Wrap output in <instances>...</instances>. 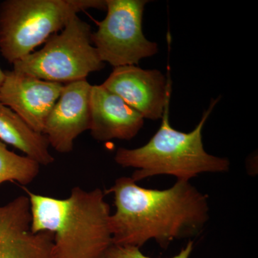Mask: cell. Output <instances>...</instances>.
I'll list each match as a JSON object with an SVG mask.
<instances>
[{"instance_id": "obj_1", "label": "cell", "mask_w": 258, "mask_h": 258, "mask_svg": "<svg viewBox=\"0 0 258 258\" xmlns=\"http://www.w3.org/2000/svg\"><path fill=\"white\" fill-rule=\"evenodd\" d=\"M113 194L115 211L109 219L113 244L140 248L155 240L162 248L172 241L198 237L210 218L208 198L189 181L169 189H146L122 176L104 191Z\"/></svg>"}, {"instance_id": "obj_2", "label": "cell", "mask_w": 258, "mask_h": 258, "mask_svg": "<svg viewBox=\"0 0 258 258\" xmlns=\"http://www.w3.org/2000/svg\"><path fill=\"white\" fill-rule=\"evenodd\" d=\"M23 189L30 200L32 232L53 235L52 258H107L113 240L103 190L75 186L67 198L57 199Z\"/></svg>"}, {"instance_id": "obj_3", "label": "cell", "mask_w": 258, "mask_h": 258, "mask_svg": "<svg viewBox=\"0 0 258 258\" xmlns=\"http://www.w3.org/2000/svg\"><path fill=\"white\" fill-rule=\"evenodd\" d=\"M219 98L212 100L200 123L189 133L179 132L169 122V101L166 103L160 128L143 147L119 148L114 160L122 167L137 169L132 179L136 182L157 175L175 176L189 181L203 173H223L230 169L227 158L208 154L204 149L203 130Z\"/></svg>"}, {"instance_id": "obj_4", "label": "cell", "mask_w": 258, "mask_h": 258, "mask_svg": "<svg viewBox=\"0 0 258 258\" xmlns=\"http://www.w3.org/2000/svg\"><path fill=\"white\" fill-rule=\"evenodd\" d=\"M88 9L106 10V0H5L0 4L2 55L14 63Z\"/></svg>"}, {"instance_id": "obj_5", "label": "cell", "mask_w": 258, "mask_h": 258, "mask_svg": "<svg viewBox=\"0 0 258 258\" xmlns=\"http://www.w3.org/2000/svg\"><path fill=\"white\" fill-rule=\"evenodd\" d=\"M91 35V25L74 15L60 33L47 39L41 50L15 62L13 70L62 84L86 80L104 68Z\"/></svg>"}, {"instance_id": "obj_6", "label": "cell", "mask_w": 258, "mask_h": 258, "mask_svg": "<svg viewBox=\"0 0 258 258\" xmlns=\"http://www.w3.org/2000/svg\"><path fill=\"white\" fill-rule=\"evenodd\" d=\"M147 0H106L107 15L91 40L102 62L114 68L138 64L157 53V42L144 36L142 19Z\"/></svg>"}, {"instance_id": "obj_7", "label": "cell", "mask_w": 258, "mask_h": 258, "mask_svg": "<svg viewBox=\"0 0 258 258\" xmlns=\"http://www.w3.org/2000/svg\"><path fill=\"white\" fill-rule=\"evenodd\" d=\"M102 86L148 119L162 118L166 103L170 101V79H166L158 70L136 66L114 68Z\"/></svg>"}, {"instance_id": "obj_8", "label": "cell", "mask_w": 258, "mask_h": 258, "mask_svg": "<svg viewBox=\"0 0 258 258\" xmlns=\"http://www.w3.org/2000/svg\"><path fill=\"white\" fill-rule=\"evenodd\" d=\"M86 80L64 84L62 92L47 115L42 134L60 154L74 149V141L91 128V92Z\"/></svg>"}, {"instance_id": "obj_9", "label": "cell", "mask_w": 258, "mask_h": 258, "mask_svg": "<svg viewBox=\"0 0 258 258\" xmlns=\"http://www.w3.org/2000/svg\"><path fill=\"white\" fill-rule=\"evenodd\" d=\"M64 84L37 79L15 71H5L0 102L13 110L35 132L42 134L47 115Z\"/></svg>"}, {"instance_id": "obj_10", "label": "cell", "mask_w": 258, "mask_h": 258, "mask_svg": "<svg viewBox=\"0 0 258 258\" xmlns=\"http://www.w3.org/2000/svg\"><path fill=\"white\" fill-rule=\"evenodd\" d=\"M28 196L0 205V258H52L53 235L33 232Z\"/></svg>"}, {"instance_id": "obj_11", "label": "cell", "mask_w": 258, "mask_h": 258, "mask_svg": "<svg viewBox=\"0 0 258 258\" xmlns=\"http://www.w3.org/2000/svg\"><path fill=\"white\" fill-rule=\"evenodd\" d=\"M90 106V131L98 142L131 140L143 127L144 117L102 85L92 86Z\"/></svg>"}, {"instance_id": "obj_12", "label": "cell", "mask_w": 258, "mask_h": 258, "mask_svg": "<svg viewBox=\"0 0 258 258\" xmlns=\"http://www.w3.org/2000/svg\"><path fill=\"white\" fill-rule=\"evenodd\" d=\"M0 141L24 153L40 166L55 161L49 151L48 141L43 134L37 133L16 113L0 102Z\"/></svg>"}, {"instance_id": "obj_13", "label": "cell", "mask_w": 258, "mask_h": 258, "mask_svg": "<svg viewBox=\"0 0 258 258\" xmlns=\"http://www.w3.org/2000/svg\"><path fill=\"white\" fill-rule=\"evenodd\" d=\"M40 164L26 156L11 152L0 141V185L18 182L22 186L32 183L40 172Z\"/></svg>"}, {"instance_id": "obj_14", "label": "cell", "mask_w": 258, "mask_h": 258, "mask_svg": "<svg viewBox=\"0 0 258 258\" xmlns=\"http://www.w3.org/2000/svg\"><path fill=\"white\" fill-rule=\"evenodd\" d=\"M194 248V241L189 240L179 254L171 258H189ZM139 247L113 244L108 250L107 258H152L144 255Z\"/></svg>"}, {"instance_id": "obj_15", "label": "cell", "mask_w": 258, "mask_h": 258, "mask_svg": "<svg viewBox=\"0 0 258 258\" xmlns=\"http://www.w3.org/2000/svg\"><path fill=\"white\" fill-rule=\"evenodd\" d=\"M5 79V71H3V70L1 69V68H0V87H1L3 82H4Z\"/></svg>"}]
</instances>
